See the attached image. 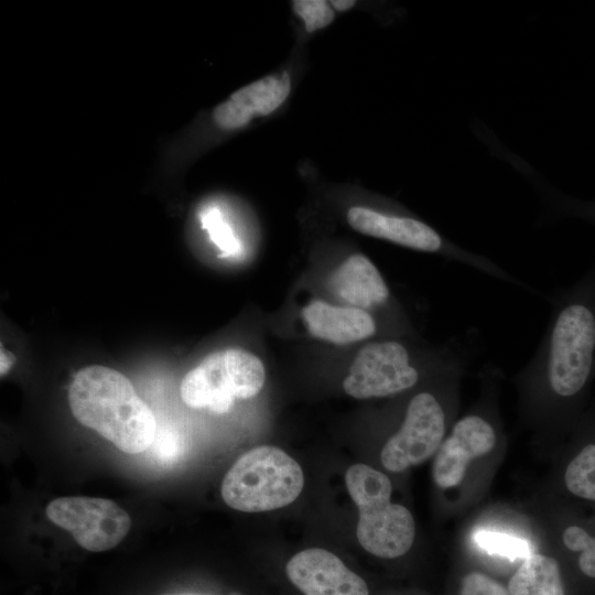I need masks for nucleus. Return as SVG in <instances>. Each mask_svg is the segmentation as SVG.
Returning a JSON list of instances; mask_svg holds the SVG:
<instances>
[{"label": "nucleus", "instance_id": "1", "mask_svg": "<svg viewBox=\"0 0 595 595\" xmlns=\"http://www.w3.org/2000/svg\"><path fill=\"white\" fill-rule=\"evenodd\" d=\"M550 302L548 327L522 378L574 418L595 377V264Z\"/></svg>", "mask_w": 595, "mask_h": 595}, {"label": "nucleus", "instance_id": "2", "mask_svg": "<svg viewBox=\"0 0 595 595\" xmlns=\"http://www.w3.org/2000/svg\"><path fill=\"white\" fill-rule=\"evenodd\" d=\"M67 399L80 424L127 454L142 453L154 441L156 421L152 410L131 381L112 368L94 365L77 371Z\"/></svg>", "mask_w": 595, "mask_h": 595}, {"label": "nucleus", "instance_id": "3", "mask_svg": "<svg viewBox=\"0 0 595 595\" xmlns=\"http://www.w3.org/2000/svg\"><path fill=\"white\" fill-rule=\"evenodd\" d=\"M304 486L299 463L283 450L261 445L242 454L223 478L221 498L230 508L261 512L292 504Z\"/></svg>", "mask_w": 595, "mask_h": 595}, {"label": "nucleus", "instance_id": "4", "mask_svg": "<svg viewBox=\"0 0 595 595\" xmlns=\"http://www.w3.org/2000/svg\"><path fill=\"white\" fill-rule=\"evenodd\" d=\"M266 380L262 361L240 348L214 351L183 378L180 393L193 409L207 408L225 413L236 399H249L259 393Z\"/></svg>", "mask_w": 595, "mask_h": 595}, {"label": "nucleus", "instance_id": "5", "mask_svg": "<svg viewBox=\"0 0 595 595\" xmlns=\"http://www.w3.org/2000/svg\"><path fill=\"white\" fill-rule=\"evenodd\" d=\"M412 349L399 340L366 345L354 359L343 381L345 392L356 399L393 396L414 387L421 378Z\"/></svg>", "mask_w": 595, "mask_h": 595}, {"label": "nucleus", "instance_id": "6", "mask_svg": "<svg viewBox=\"0 0 595 595\" xmlns=\"http://www.w3.org/2000/svg\"><path fill=\"white\" fill-rule=\"evenodd\" d=\"M47 519L68 531L85 550L104 552L116 548L131 528L129 513L110 499L71 496L52 500Z\"/></svg>", "mask_w": 595, "mask_h": 595}, {"label": "nucleus", "instance_id": "7", "mask_svg": "<svg viewBox=\"0 0 595 595\" xmlns=\"http://www.w3.org/2000/svg\"><path fill=\"white\" fill-rule=\"evenodd\" d=\"M446 426L447 412L440 398L430 391L416 393L405 408L399 430L381 450L382 465L400 473L423 463L437 452Z\"/></svg>", "mask_w": 595, "mask_h": 595}, {"label": "nucleus", "instance_id": "8", "mask_svg": "<svg viewBox=\"0 0 595 595\" xmlns=\"http://www.w3.org/2000/svg\"><path fill=\"white\" fill-rule=\"evenodd\" d=\"M496 442L497 431L483 413H468L457 420L436 452L432 466L435 484L444 489L457 486L469 462L491 452Z\"/></svg>", "mask_w": 595, "mask_h": 595}, {"label": "nucleus", "instance_id": "9", "mask_svg": "<svg viewBox=\"0 0 595 595\" xmlns=\"http://www.w3.org/2000/svg\"><path fill=\"white\" fill-rule=\"evenodd\" d=\"M285 570L289 580L304 595H369L365 581L322 548L294 554Z\"/></svg>", "mask_w": 595, "mask_h": 595}, {"label": "nucleus", "instance_id": "10", "mask_svg": "<svg viewBox=\"0 0 595 595\" xmlns=\"http://www.w3.org/2000/svg\"><path fill=\"white\" fill-rule=\"evenodd\" d=\"M356 531L366 551L379 558L394 559L410 550L415 526L404 506L389 501L358 509Z\"/></svg>", "mask_w": 595, "mask_h": 595}, {"label": "nucleus", "instance_id": "11", "mask_svg": "<svg viewBox=\"0 0 595 595\" xmlns=\"http://www.w3.org/2000/svg\"><path fill=\"white\" fill-rule=\"evenodd\" d=\"M291 87L289 73L267 75L242 86L220 102L213 111V120L223 130L244 128L251 120L278 110L288 99Z\"/></svg>", "mask_w": 595, "mask_h": 595}, {"label": "nucleus", "instance_id": "12", "mask_svg": "<svg viewBox=\"0 0 595 595\" xmlns=\"http://www.w3.org/2000/svg\"><path fill=\"white\" fill-rule=\"evenodd\" d=\"M302 317L311 335L335 345L368 338L377 329L374 317L367 311L335 306L324 301L309 303L302 311Z\"/></svg>", "mask_w": 595, "mask_h": 595}, {"label": "nucleus", "instance_id": "13", "mask_svg": "<svg viewBox=\"0 0 595 595\" xmlns=\"http://www.w3.org/2000/svg\"><path fill=\"white\" fill-rule=\"evenodd\" d=\"M329 290L349 306L369 310L386 306L390 291L376 266L363 255L347 258L332 274Z\"/></svg>", "mask_w": 595, "mask_h": 595}, {"label": "nucleus", "instance_id": "14", "mask_svg": "<svg viewBox=\"0 0 595 595\" xmlns=\"http://www.w3.org/2000/svg\"><path fill=\"white\" fill-rule=\"evenodd\" d=\"M581 431L563 472V484L572 496L595 504V416H588Z\"/></svg>", "mask_w": 595, "mask_h": 595}, {"label": "nucleus", "instance_id": "15", "mask_svg": "<svg viewBox=\"0 0 595 595\" xmlns=\"http://www.w3.org/2000/svg\"><path fill=\"white\" fill-rule=\"evenodd\" d=\"M511 595H566L559 562L542 554H531L511 576Z\"/></svg>", "mask_w": 595, "mask_h": 595}, {"label": "nucleus", "instance_id": "16", "mask_svg": "<svg viewBox=\"0 0 595 595\" xmlns=\"http://www.w3.org/2000/svg\"><path fill=\"white\" fill-rule=\"evenodd\" d=\"M345 484L357 509L389 502L392 485L383 473L366 464H355L345 474Z\"/></svg>", "mask_w": 595, "mask_h": 595}, {"label": "nucleus", "instance_id": "17", "mask_svg": "<svg viewBox=\"0 0 595 595\" xmlns=\"http://www.w3.org/2000/svg\"><path fill=\"white\" fill-rule=\"evenodd\" d=\"M562 543L566 550L576 554L580 572L595 580V531L581 523H571L562 531Z\"/></svg>", "mask_w": 595, "mask_h": 595}, {"label": "nucleus", "instance_id": "18", "mask_svg": "<svg viewBox=\"0 0 595 595\" xmlns=\"http://www.w3.org/2000/svg\"><path fill=\"white\" fill-rule=\"evenodd\" d=\"M478 548L489 554L500 555L509 560L527 559L531 548L522 538L488 529H479L473 537Z\"/></svg>", "mask_w": 595, "mask_h": 595}, {"label": "nucleus", "instance_id": "19", "mask_svg": "<svg viewBox=\"0 0 595 595\" xmlns=\"http://www.w3.org/2000/svg\"><path fill=\"white\" fill-rule=\"evenodd\" d=\"M292 9L309 33L326 28L335 18L331 3L325 0H295Z\"/></svg>", "mask_w": 595, "mask_h": 595}, {"label": "nucleus", "instance_id": "20", "mask_svg": "<svg viewBox=\"0 0 595 595\" xmlns=\"http://www.w3.org/2000/svg\"><path fill=\"white\" fill-rule=\"evenodd\" d=\"M202 220L203 227L209 231L212 239L223 251L228 253L236 251L238 242L230 228L221 220L218 212L213 210L206 214Z\"/></svg>", "mask_w": 595, "mask_h": 595}, {"label": "nucleus", "instance_id": "21", "mask_svg": "<svg viewBox=\"0 0 595 595\" xmlns=\"http://www.w3.org/2000/svg\"><path fill=\"white\" fill-rule=\"evenodd\" d=\"M458 595H511L508 589L482 573L467 574L461 585Z\"/></svg>", "mask_w": 595, "mask_h": 595}, {"label": "nucleus", "instance_id": "22", "mask_svg": "<svg viewBox=\"0 0 595 595\" xmlns=\"http://www.w3.org/2000/svg\"><path fill=\"white\" fill-rule=\"evenodd\" d=\"M545 199H548L550 208L558 215L586 217L595 221V204L575 203L555 195L548 196Z\"/></svg>", "mask_w": 595, "mask_h": 595}, {"label": "nucleus", "instance_id": "23", "mask_svg": "<svg viewBox=\"0 0 595 595\" xmlns=\"http://www.w3.org/2000/svg\"><path fill=\"white\" fill-rule=\"evenodd\" d=\"M14 355L9 351L8 349L3 348V346H1V350H0V374H1V377H3L12 367V365L14 364Z\"/></svg>", "mask_w": 595, "mask_h": 595}, {"label": "nucleus", "instance_id": "24", "mask_svg": "<svg viewBox=\"0 0 595 595\" xmlns=\"http://www.w3.org/2000/svg\"><path fill=\"white\" fill-rule=\"evenodd\" d=\"M332 8L338 12H345L355 7V0H332L329 1Z\"/></svg>", "mask_w": 595, "mask_h": 595}, {"label": "nucleus", "instance_id": "25", "mask_svg": "<svg viewBox=\"0 0 595 595\" xmlns=\"http://www.w3.org/2000/svg\"><path fill=\"white\" fill-rule=\"evenodd\" d=\"M162 595H206V594H192V593H187V594H162Z\"/></svg>", "mask_w": 595, "mask_h": 595}]
</instances>
